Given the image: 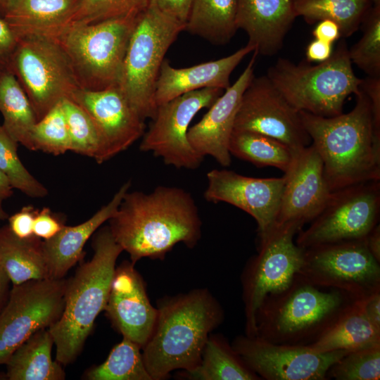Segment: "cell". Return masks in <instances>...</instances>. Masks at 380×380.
<instances>
[{"instance_id":"1","label":"cell","mask_w":380,"mask_h":380,"mask_svg":"<svg viewBox=\"0 0 380 380\" xmlns=\"http://www.w3.org/2000/svg\"><path fill=\"white\" fill-rule=\"evenodd\" d=\"M115 241L134 264L143 258L163 260L178 243L194 248L201 236V220L191 194L158 186L150 193L129 191L108 220Z\"/></svg>"},{"instance_id":"2","label":"cell","mask_w":380,"mask_h":380,"mask_svg":"<svg viewBox=\"0 0 380 380\" xmlns=\"http://www.w3.org/2000/svg\"><path fill=\"white\" fill-rule=\"evenodd\" d=\"M355 96V106L348 113L322 117L300 110L331 192L380 180V124L367 94L360 89Z\"/></svg>"},{"instance_id":"3","label":"cell","mask_w":380,"mask_h":380,"mask_svg":"<svg viewBox=\"0 0 380 380\" xmlns=\"http://www.w3.org/2000/svg\"><path fill=\"white\" fill-rule=\"evenodd\" d=\"M157 311L142 355L152 379L162 380L174 370L198 365L210 334L224 320V311L207 289L163 298Z\"/></svg>"},{"instance_id":"4","label":"cell","mask_w":380,"mask_h":380,"mask_svg":"<svg viewBox=\"0 0 380 380\" xmlns=\"http://www.w3.org/2000/svg\"><path fill=\"white\" fill-rule=\"evenodd\" d=\"M92 248L91 260L80 264L67 279L63 311L49 328L56 346V360L65 366L80 354L96 317L105 309L116 260L123 251L108 227L96 234Z\"/></svg>"},{"instance_id":"5","label":"cell","mask_w":380,"mask_h":380,"mask_svg":"<svg viewBox=\"0 0 380 380\" xmlns=\"http://www.w3.org/2000/svg\"><path fill=\"white\" fill-rule=\"evenodd\" d=\"M356 300L296 274L285 289L268 296L258 308L255 336L274 343L309 346Z\"/></svg>"},{"instance_id":"6","label":"cell","mask_w":380,"mask_h":380,"mask_svg":"<svg viewBox=\"0 0 380 380\" xmlns=\"http://www.w3.org/2000/svg\"><path fill=\"white\" fill-rule=\"evenodd\" d=\"M348 49L341 40L329 59L315 65L279 58L266 75L298 110L336 116L343 113L346 99L360 91L362 81L353 71Z\"/></svg>"},{"instance_id":"7","label":"cell","mask_w":380,"mask_h":380,"mask_svg":"<svg viewBox=\"0 0 380 380\" xmlns=\"http://www.w3.org/2000/svg\"><path fill=\"white\" fill-rule=\"evenodd\" d=\"M142 11L95 23H70L57 38L80 88L101 90L118 86L128 44Z\"/></svg>"},{"instance_id":"8","label":"cell","mask_w":380,"mask_h":380,"mask_svg":"<svg viewBox=\"0 0 380 380\" xmlns=\"http://www.w3.org/2000/svg\"><path fill=\"white\" fill-rule=\"evenodd\" d=\"M185 25L152 6L140 13L127 49L118 87L145 120L153 119L158 106L156 85L165 56Z\"/></svg>"},{"instance_id":"9","label":"cell","mask_w":380,"mask_h":380,"mask_svg":"<svg viewBox=\"0 0 380 380\" xmlns=\"http://www.w3.org/2000/svg\"><path fill=\"white\" fill-rule=\"evenodd\" d=\"M9 70L27 94L37 121L80 88L65 51L52 37H19Z\"/></svg>"},{"instance_id":"10","label":"cell","mask_w":380,"mask_h":380,"mask_svg":"<svg viewBox=\"0 0 380 380\" xmlns=\"http://www.w3.org/2000/svg\"><path fill=\"white\" fill-rule=\"evenodd\" d=\"M301 229L294 224L275 225L246 264L241 281L246 336H256V313L265 299L285 289L298 272L304 248L293 239Z\"/></svg>"},{"instance_id":"11","label":"cell","mask_w":380,"mask_h":380,"mask_svg":"<svg viewBox=\"0 0 380 380\" xmlns=\"http://www.w3.org/2000/svg\"><path fill=\"white\" fill-rule=\"evenodd\" d=\"M365 238L304 248L297 274L315 286L340 290L355 300L368 296L380 290V263L369 251Z\"/></svg>"},{"instance_id":"12","label":"cell","mask_w":380,"mask_h":380,"mask_svg":"<svg viewBox=\"0 0 380 380\" xmlns=\"http://www.w3.org/2000/svg\"><path fill=\"white\" fill-rule=\"evenodd\" d=\"M380 180L350 185L332 191L321 213L296 243L302 248L365 238L379 224Z\"/></svg>"},{"instance_id":"13","label":"cell","mask_w":380,"mask_h":380,"mask_svg":"<svg viewBox=\"0 0 380 380\" xmlns=\"http://www.w3.org/2000/svg\"><path fill=\"white\" fill-rule=\"evenodd\" d=\"M67 279H34L13 285L0 311V365L37 331L61 316Z\"/></svg>"},{"instance_id":"14","label":"cell","mask_w":380,"mask_h":380,"mask_svg":"<svg viewBox=\"0 0 380 380\" xmlns=\"http://www.w3.org/2000/svg\"><path fill=\"white\" fill-rule=\"evenodd\" d=\"M223 89L205 88L184 94L160 104L148 129L142 136L139 149L151 152L165 164L177 169L195 170L204 157L188 139L189 125L203 108H209Z\"/></svg>"},{"instance_id":"15","label":"cell","mask_w":380,"mask_h":380,"mask_svg":"<svg viewBox=\"0 0 380 380\" xmlns=\"http://www.w3.org/2000/svg\"><path fill=\"white\" fill-rule=\"evenodd\" d=\"M246 366L265 380H327L329 367L350 351L316 353L308 346L279 344L258 336H236L231 343Z\"/></svg>"},{"instance_id":"16","label":"cell","mask_w":380,"mask_h":380,"mask_svg":"<svg viewBox=\"0 0 380 380\" xmlns=\"http://www.w3.org/2000/svg\"><path fill=\"white\" fill-rule=\"evenodd\" d=\"M234 130L260 133L284 143L293 151L311 144L296 109L267 75L255 77L245 89Z\"/></svg>"},{"instance_id":"17","label":"cell","mask_w":380,"mask_h":380,"mask_svg":"<svg viewBox=\"0 0 380 380\" xmlns=\"http://www.w3.org/2000/svg\"><path fill=\"white\" fill-rule=\"evenodd\" d=\"M204 197L208 202H224L251 215L258 225L259 240L275 227L285 177L256 178L227 169L207 175Z\"/></svg>"},{"instance_id":"18","label":"cell","mask_w":380,"mask_h":380,"mask_svg":"<svg viewBox=\"0 0 380 380\" xmlns=\"http://www.w3.org/2000/svg\"><path fill=\"white\" fill-rule=\"evenodd\" d=\"M70 99L89 114L99 132L102 150L98 163L125 151L145 132L144 120L118 86L101 90L80 88Z\"/></svg>"},{"instance_id":"19","label":"cell","mask_w":380,"mask_h":380,"mask_svg":"<svg viewBox=\"0 0 380 380\" xmlns=\"http://www.w3.org/2000/svg\"><path fill=\"white\" fill-rule=\"evenodd\" d=\"M284 176L276 225L294 224L302 229L321 213L331 194L322 160L312 144L295 151Z\"/></svg>"},{"instance_id":"20","label":"cell","mask_w":380,"mask_h":380,"mask_svg":"<svg viewBox=\"0 0 380 380\" xmlns=\"http://www.w3.org/2000/svg\"><path fill=\"white\" fill-rule=\"evenodd\" d=\"M104 310L123 337L144 348L154 329L158 311L150 303L133 262L124 261L115 268Z\"/></svg>"},{"instance_id":"21","label":"cell","mask_w":380,"mask_h":380,"mask_svg":"<svg viewBox=\"0 0 380 380\" xmlns=\"http://www.w3.org/2000/svg\"><path fill=\"white\" fill-rule=\"evenodd\" d=\"M258 56L254 51L238 79L225 89L202 119L188 131V139L194 149L203 157H213L223 167H228L232 162L229 143L242 95L254 77Z\"/></svg>"},{"instance_id":"22","label":"cell","mask_w":380,"mask_h":380,"mask_svg":"<svg viewBox=\"0 0 380 380\" xmlns=\"http://www.w3.org/2000/svg\"><path fill=\"white\" fill-rule=\"evenodd\" d=\"M296 17L293 0H236V28L258 55L276 54Z\"/></svg>"},{"instance_id":"23","label":"cell","mask_w":380,"mask_h":380,"mask_svg":"<svg viewBox=\"0 0 380 380\" xmlns=\"http://www.w3.org/2000/svg\"><path fill=\"white\" fill-rule=\"evenodd\" d=\"M254 50L252 45L247 44L226 57L184 68H174L165 59L156 85V104L158 106L184 94L205 88L227 89L234 70Z\"/></svg>"},{"instance_id":"24","label":"cell","mask_w":380,"mask_h":380,"mask_svg":"<svg viewBox=\"0 0 380 380\" xmlns=\"http://www.w3.org/2000/svg\"><path fill=\"white\" fill-rule=\"evenodd\" d=\"M130 186V181L123 184L112 199L85 222L75 226L65 225L56 236L43 240L49 279L65 278L69 270L82 260L86 242L101 224L115 214Z\"/></svg>"},{"instance_id":"25","label":"cell","mask_w":380,"mask_h":380,"mask_svg":"<svg viewBox=\"0 0 380 380\" xmlns=\"http://www.w3.org/2000/svg\"><path fill=\"white\" fill-rule=\"evenodd\" d=\"M80 0H10L4 18L18 38L57 39L71 23Z\"/></svg>"},{"instance_id":"26","label":"cell","mask_w":380,"mask_h":380,"mask_svg":"<svg viewBox=\"0 0 380 380\" xmlns=\"http://www.w3.org/2000/svg\"><path fill=\"white\" fill-rule=\"evenodd\" d=\"M53 338L49 328L42 329L19 346L6 362L8 380H63L62 365L53 361Z\"/></svg>"},{"instance_id":"27","label":"cell","mask_w":380,"mask_h":380,"mask_svg":"<svg viewBox=\"0 0 380 380\" xmlns=\"http://www.w3.org/2000/svg\"><path fill=\"white\" fill-rule=\"evenodd\" d=\"M41 239L15 236L8 225L0 227V263L13 285L49 279Z\"/></svg>"},{"instance_id":"28","label":"cell","mask_w":380,"mask_h":380,"mask_svg":"<svg viewBox=\"0 0 380 380\" xmlns=\"http://www.w3.org/2000/svg\"><path fill=\"white\" fill-rule=\"evenodd\" d=\"M380 345V329L366 317L357 300L309 348L316 353L353 351Z\"/></svg>"},{"instance_id":"29","label":"cell","mask_w":380,"mask_h":380,"mask_svg":"<svg viewBox=\"0 0 380 380\" xmlns=\"http://www.w3.org/2000/svg\"><path fill=\"white\" fill-rule=\"evenodd\" d=\"M0 113L1 125L18 144L34 151L32 129L37 119L30 101L14 74L8 70L0 72Z\"/></svg>"},{"instance_id":"30","label":"cell","mask_w":380,"mask_h":380,"mask_svg":"<svg viewBox=\"0 0 380 380\" xmlns=\"http://www.w3.org/2000/svg\"><path fill=\"white\" fill-rule=\"evenodd\" d=\"M193 380H260L222 336L210 334L197 366L184 371Z\"/></svg>"},{"instance_id":"31","label":"cell","mask_w":380,"mask_h":380,"mask_svg":"<svg viewBox=\"0 0 380 380\" xmlns=\"http://www.w3.org/2000/svg\"><path fill=\"white\" fill-rule=\"evenodd\" d=\"M236 0H194L185 30L216 45L234 36Z\"/></svg>"},{"instance_id":"32","label":"cell","mask_w":380,"mask_h":380,"mask_svg":"<svg viewBox=\"0 0 380 380\" xmlns=\"http://www.w3.org/2000/svg\"><path fill=\"white\" fill-rule=\"evenodd\" d=\"M296 16L309 24L323 20L335 22L341 37H348L360 27L372 0H293Z\"/></svg>"},{"instance_id":"33","label":"cell","mask_w":380,"mask_h":380,"mask_svg":"<svg viewBox=\"0 0 380 380\" xmlns=\"http://www.w3.org/2000/svg\"><path fill=\"white\" fill-rule=\"evenodd\" d=\"M232 155L258 167L272 166L284 172L289 168L295 151L272 137L251 131L234 130L229 143Z\"/></svg>"},{"instance_id":"34","label":"cell","mask_w":380,"mask_h":380,"mask_svg":"<svg viewBox=\"0 0 380 380\" xmlns=\"http://www.w3.org/2000/svg\"><path fill=\"white\" fill-rule=\"evenodd\" d=\"M141 348L123 337L115 345L106 360L89 369L84 377L88 380H153L144 365Z\"/></svg>"},{"instance_id":"35","label":"cell","mask_w":380,"mask_h":380,"mask_svg":"<svg viewBox=\"0 0 380 380\" xmlns=\"http://www.w3.org/2000/svg\"><path fill=\"white\" fill-rule=\"evenodd\" d=\"M61 105L70 137V151L93 158L98 163L102 150V143L94 121L73 100L64 99L61 101Z\"/></svg>"},{"instance_id":"36","label":"cell","mask_w":380,"mask_h":380,"mask_svg":"<svg viewBox=\"0 0 380 380\" xmlns=\"http://www.w3.org/2000/svg\"><path fill=\"white\" fill-rule=\"evenodd\" d=\"M361 27L362 37L348 49L350 58L367 76L380 77V0H372Z\"/></svg>"},{"instance_id":"37","label":"cell","mask_w":380,"mask_h":380,"mask_svg":"<svg viewBox=\"0 0 380 380\" xmlns=\"http://www.w3.org/2000/svg\"><path fill=\"white\" fill-rule=\"evenodd\" d=\"M18 145L0 125V170L8 177L13 189L30 197H45L48 189L23 165L18 155Z\"/></svg>"},{"instance_id":"38","label":"cell","mask_w":380,"mask_h":380,"mask_svg":"<svg viewBox=\"0 0 380 380\" xmlns=\"http://www.w3.org/2000/svg\"><path fill=\"white\" fill-rule=\"evenodd\" d=\"M34 151L58 156L70 149V141L61 101L34 125L32 132Z\"/></svg>"},{"instance_id":"39","label":"cell","mask_w":380,"mask_h":380,"mask_svg":"<svg viewBox=\"0 0 380 380\" xmlns=\"http://www.w3.org/2000/svg\"><path fill=\"white\" fill-rule=\"evenodd\" d=\"M327 378L336 380H379L380 345L348 352L329 367Z\"/></svg>"},{"instance_id":"40","label":"cell","mask_w":380,"mask_h":380,"mask_svg":"<svg viewBox=\"0 0 380 380\" xmlns=\"http://www.w3.org/2000/svg\"><path fill=\"white\" fill-rule=\"evenodd\" d=\"M148 0H80L71 23L91 24L139 13Z\"/></svg>"},{"instance_id":"41","label":"cell","mask_w":380,"mask_h":380,"mask_svg":"<svg viewBox=\"0 0 380 380\" xmlns=\"http://www.w3.org/2000/svg\"><path fill=\"white\" fill-rule=\"evenodd\" d=\"M64 219L49 208L37 210L33 222V234L43 240L56 236L65 226Z\"/></svg>"},{"instance_id":"42","label":"cell","mask_w":380,"mask_h":380,"mask_svg":"<svg viewBox=\"0 0 380 380\" xmlns=\"http://www.w3.org/2000/svg\"><path fill=\"white\" fill-rule=\"evenodd\" d=\"M37 210L32 205H26L20 211L9 216L8 226L11 232L20 239L32 236L33 222Z\"/></svg>"},{"instance_id":"43","label":"cell","mask_w":380,"mask_h":380,"mask_svg":"<svg viewBox=\"0 0 380 380\" xmlns=\"http://www.w3.org/2000/svg\"><path fill=\"white\" fill-rule=\"evenodd\" d=\"M193 1L148 0V5L155 7L165 15L186 26Z\"/></svg>"},{"instance_id":"44","label":"cell","mask_w":380,"mask_h":380,"mask_svg":"<svg viewBox=\"0 0 380 380\" xmlns=\"http://www.w3.org/2000/svg\"><path fill=\"white\" fill-rule=\"evenodd\" d=\"M18 38L5 19L0 16V72L10 69Z\"/></svg>"},{"instance_id":"45","label":"cell","mask_w":380,"mask_h":380,"mask_svg":"<svg viewBox=\"0 0 380 380\" xmlns=\"http://www.w3.org/2000/svg\"><path fill=\"white\" fill-rule=\"evenodd\" d=\"M358 302L366 317L380 329V290L358 300Z\"/></svg>"},{"instance_id":"46","label":"cell","mask_w":380,"mask_h":380,"mask_svg":"<svg viewBox=\"0 0 380 380\" xmlns=\"http://www.w3.org/2000/svg\"><path fill=\"white\" fill-rule=\"evenodd\" d=\"M333 44L315 39L306 48L305 56L308 62H324L333 53Z\"/></svg>"},{"instance_id":"47","label":"cell","mask_w":380,"mask_h":380,"mask_svg":"<svg viewBox=\"0 0 380 380\" xmlns=\"http://www.w3.org/2000/svg\"><path fill=\"white\" fill-rule=\"evenodd\" d=\"M315 39L333 44L341 37L338 25L330 20L319 21L312 31Z\"/></svg>"},{"instance_id":"48","label":"cell","mask_w":380,"mask_h":380,"mask_svg":"<svg viewBox=\"0 0 380 380\" xmlns=\"http://www.w3.org/2000/svg\"><path fill=\"white\" fill-rule=\"evenodd\" d=\"M13 189L8 177L0 170V221L8 220L9 217L4 209L3 203L12 196Z\"/></svg>"},{"instance_id":"49","label":"cell","mask_w":380,"mask_h":380,"mask_svg":"<svg viewBox=\"0 0 380 380\" xmlns=\"http://www.w3.org/2000/svg\"><path fill=\"white\" fill-rule=\"evenodd\" d=\"M369 251L374 258L380 263V225L377 224L365 238Z\"/></svg>"},{"instance_id":"50","label":"cell","mask_w":380,"mask_h":380,"mask_svg":"<svg viewBox=\"0 0 380 380\" xmlns=\"http://www.w3.org/2000/svg\"><path fill=\"white\" fill-rule=\"evenodd\" d=\"M10 283V279L0 263V311L8 298Z\"/></svg>"},{"instance_id":"51","label":"cell","mask_w":380,"mask_h":380,"mask_svg":"<svg viewBox=\"0 0 380 380\" xmlns=\"http://www.w3.org/2000/svg\"><path fill=\"white\" fill-rule=\"evenodd\" d=\"M10 0H0V16L4 18Z\"/></svg>"},{"instance_id":"52","label":"cell","mask_w":380,"mask_h":380,"mask_svg":"<svg viewBox=\"0 0 380 380\" xmlns=\"http://www.w3.org/2000/svg\"><path fill=\"white\" fill-rule=\"evenodd\" d=\"M0 379H6V376H0Z\"/></svg>"}]
</instances>
